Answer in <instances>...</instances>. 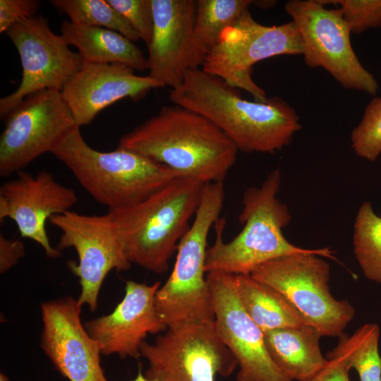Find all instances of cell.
I'll use <instances>...</instances> for the list:
<instances>
[{
    "label": "cell",
    "instance_id": "27",
    "mask_svg": "<svg viewBox=\"0 0 381 381\" xmlns=\"http://www.w3.org/2000/svg\"><path fill=\"white\" fill-rule=\"evenodd\" d=\"M351 147L361 158L375 161L381 154V97L366 106L361 121L351 135Z\"/></svg>",
    "mask_w": 381,
    "mask_h": 381
},
{
    "label": "cell",
    "instance_id": "16",
    "mask_svg": "<svg viewBox=\"0 0 381 381\" xmlns=\"http://www.w3.org/2000/svg\"><path fill=\"white\" fill-rule=\"evenodd\" d=\"M78 200L75 190L58 182L50 172L42 170L33 175L20 171L0 187V221L11 219L22 238L38 243L47 257L57 258L61 251L50 243L47 222L70 211Z\"/></svg>",
    "mask_w": 381,
    "mask_h": 381
},
{
    "label": "cell",
    "instance_id": "32",
    "mask_svg": "<svg viewBox=\"0 0 381 381\" xmlns=\"http://www.w3.org/2000/svg\"><path fill=\"white\" fill-rule=\"evenodd\" d=\"M25 255L23 243L18 239L6 238L0 234V272L3 274L13 266Z\"/></svg>",
    "mask_w": 381,
    "mask_h": 381
},
{
    "label": "cell",
    "instance_id": "4",
    "mask_svg": "<svg viewBox=\"0 0 381 381\" xmlns=\"http://www.w3.org/2000/svg\"><path fill=\"white\" fill-rule=\"evenodd\" d=\"M205 184L181 176L135 205L107 211L117 224L131 264L157 274L168 270Z\"/></svg>",
    "mask_w": 381,
    "mask_h": 381
},
{
    "label": "cell",
    "instance_id": "18",
    "mask_svg": "<svg viewBox=\"0 0 381 381\" xmlns=\"http://www.w3.org/2000/svg\"><path fill=\"white\" fill-rule=\"evenodd\" d=\"M160 286L159 282L147 285L126 281L125 295L114 310L84 323L102 354L138 358L147 335L167 329L155 307V294Z\"/></svg>",
    "mask_w": 381,
    "mask_h": 381
},
{
    "label": "cell",
    "instance_id": "5",
    "mask_svg": "<svg viewBox=\"0 0 381 381\" xmlns=\"http://www.w3.org/2000/svg\"><path fill=\"white\" fill-rule=\"evenodd\" d=\"M280 184L281 173L277 169L269 174L260 187H251L245 191L243 210L238 217L243 228L231 241H223L225 219L217 220L215 240L206 253V273L250 274L267 261L310 250L291 243L282 233L291 216L287 206L277 198Z\"/></svg>",
    "mask_w": 381,
    "mask_h": 381
},
{
    "label": "cell",
    "instance_id": "20",
    "mask_svg": "<svg viewBox=\"0 0 381 381\" xmlns=\"http://www.w3.org/2000/svg\"><path fill=\"white\" fill-rule=\"evenodd\" d=\"M264 337L272 361L293 381H307L327 361L320 347L322 335L309 324L274 329Z\"/></svg>",
    "mask_w": 381,
    "mask_h": 381
},
{
    "label": "cell",
    "instance_id": "7",
    "mask_svg": "<svg viewBox=\"0 0 381 381\" xmlns=\"http://www.w3.org/2000/svg\"><path fill=\"white\" fill-rule=\"evenodd\" d=\"M337 261L330 248L277 258L256 267L250 275L278 291L322 336L339 337L353 319L355 308L337 300L329 289V266Z\"/></svg>",
    "mask_w": 381,
    "mask_h": 381
},
{
    "label": "cell",
    "instance_id": "30",
    "mask_svg": "<svg viewBox=\"0 0 381 381\" xmlns=\"http://www.w3.org/2000/svg\"><path fill=\"white\" fill-rule=\"evenodd\" d=\"M40 6L38 0H0V32L13 25L32 18Z\"/></svg>",
    "mask_w": 381,
    "mask_h": 381
},
{
    "label": "cell",
    "instance_id": "24",
    "mask_svg": "<svg viewBox=\"0 0 381 381\" xmlns=\"http://www.w3.org/2000/svg\"><path fill=\"white\" fill-rule=\"evenodd\" d=\"M353 253L364 274L381 283V217L370 202L360 206L354 222Z\"/></svg>",
    "mask_w": 381,
    "mask_h": 381
},
{
    "label": "cell",
    "instance_id": "12",
    "mask_svg": "<svg viewBox=\"0 0 381 381\" xmlns=\"http://www.w3.org/2000/svg\"><path fill=\"white\" fill-rule=\"evenodd\" d=\"M0 137V175L8 177L52 152L76 126L61 91L28 95L6 117Z\"/></svg>",
    "mask_w": 381,
    "mask_h": 381
},
{
    "label": "cell",
    "instance_id": "8",
    "mask_svg": "<svg viewBox=\"0 0 381 381\" xmlns=\"http://www.w3.org/2000/svg\"><path fill=\"white\" fill-rule=\"evenodd\" d=\"M140 356L148 363L145 375L158 381H215L238 367L214 320L167 328L154 343H143Z\"/></svg>",
    "mask_w": 381,
    "mask_h": 381
},
{
    "label": "cell",
    "instance_id": "34",
    "mask_svg": "<svg viewBox=\"0 0 381 381\" xmlns=\"http://www.w3.org/2000/svg\"><path fill=\"white\" fill-rule=\"evenodd\" d=\"M131 381H158V380L147 377L145 374L142 373L141 369L139 368L136 376L135 377L134 379L131 380Z\"/></svg>",
    "mask_w": 381,
    "mask_h": 381
},
{
    "label": "cell",
    "instance_id": "11",
    "mask_svg": "<svg viewBox=\"0 0 381 381\" xmlns=\"http://www.w3.org/2000/svg\"><path fill=\"white\" fill-rule=\"evenodd\" d=\"M49 222L61 232L56 248L61 252L73 248L76 251L78 262L71 260L68 267L79 279L78 301L95 311L108 274L128 270L131 265L116 223L108 212L87 215L71 210L54 215Z\"/></svg>",
    "mask_w": 381,
    "mask_h": 381
},
{
    "label": "cell",
    "instance_id": "3",
    "mask_svg": "<svg viewBox=\"0 0 381 381\" xmlns=\"http://www.w3.org/2000/svg\"><path fill=\"white\" fill-rule=\"evenodd\" d=\"M51 153L66 166L80 186L108 210L135 205L183 176L127 149L97 150L85 142L77 126Z\"/></svg>",
    "mask_w": 381,
    "mask_h": 381
},
{
    "label": "cell",
    "instance_id": "23",
    "mask_svg": "<svg viewBox=\"0 0 381 381\" xmlns=\"http://www.w3.org/2000/svg\"><path fill=\"white\" fill-rule=\"evenodd\" d=\"M380 334L377 324H365L351 336L342 333L329 353L341 357L356 370L360 381H381Z\"/></svg>",
    "mask_w": 381,
    "mask_h": 381
},
{
    "label": "cell",
    "instance_id": "31",
    "mask_svg": "<svg viewBox=\"0 0 381 381\" xmlns=\"http://www.w3.org/2000/svg\"><path fill=\"white\" fill-rule=\"evenodd\" d=\"M350 369L341 357L328 353L324 366L307 381H350Z\"/></svg>",
    "mask_w": 381,
    "mask_h": 381
},
{
    "label": "cell",
    "instance_id": "33",
    "mask_svg": "<svg viewBox=\"0 0 381 381\" xmlns=\"http://www.w3.org/2000/svg\"><path fill=\"white\" fill-rule=\"evenodd\" d=\"M275 1H253V4L256 5L262 8H267L272 7L275 4Z\"/></svg>",
    "mask_w": 381,
    "mask_h": 381
},
{
    "label": "cell",
    "instance_id": "1",
    "mask_svg": "<svg viewBox=\"0 0 381 381\" xmlns=\"http://www.w3.org/2000/svg\"><path fill=\"white\" fill-rule=\"evenodd\" d=\"M169 98L208 119L245 152L280 150L301 128L296 111L282 99L247 100L238 88L202 68L189 71Z\"/></svg>",
    "mask_w": 381,
    "mask_h": 381
},
{
    "label": "cell",
    "instance_id": "9",
    "mask_svg": "<svg viewBox=\"0 0 381 381\" xmlns=\"http://www.w3.org/2000/svg\"><path fill=\"white\" fill-rule=\"evenodd\" d=\"M303 54V42L294 21L279 25L258 23L247 10L221 34L202 68L232 87L243 89L254 100L265 102V92L252 78L255 64L279 55Z\"/></svg>",
    "mask_w": 381,
    "mask_h": 381
},
{
    "label": "cell",
    "instance_id": "6",
    "mask_svg": "<svg viewBox=\"0 0 381 381\" xmlns=\"http://www.w3.org/2000/svg\"><path fill=\"white\" fill-rule=\"evenodd\" d=\"M224 199V182L205 184L193 222L179 243L173 270L155 294L157 312L167 328L214 320L205 265L208 234Z\"/></svg>",
    "mask_w": 381,
    "mask_h": 381
},
{
    "label": "cell",
    "instance_id": "35",
    "mask_svg": "<svg viewBox=\"0 0 381 381\" xmlns=\"http://www.w3.org/2000/svg\"><path fill=\"white\" fill-rule=\"evenodd\" d=\"M0 381H9V378L4 373H1Z\"/></svg>",
    "mask_w": 381,
    "mask_h": 381
},
{
    "label": "cell",
    "instance_id": "15",
    "mask_svg": "<svg viewBox=\"0 0 381 381\" xmlns=\"http://www.w3.org/2000/svg\"><path fill=\"white\" fill-rule=\"evenodd\" d=\"M206 279L218 333L237 362V381H293L274 363L264 332L241 305L236 275L211 272Z\"/></svg>",
    "mask_w": 381,
    "mask_h": 381
},
{
    "label": "cell",
    "instance_id": "26",
    "mask_svg": "<svg viewBox=\"0 0 381 381\" xmlns=\"http://www.w3.org/2000/svg\"><path fill=\"white\" fill-rule=\"evenodd\" d=\"M51 4L74 24L116 31L129 40L140 37L107 0H52Z\"/></svg>",
    "mask_w": 381,
    "mask_h": 381
},
{
    "label": "cell",
    "instance_id": "22",
    "mask_svg": "<svg viewBox=\"0 0 381 381\" xmlns=\"http://www.w3.org/2000/svg\"><path fill=\"white\" fill-rule=\"evenodd\" d=\"M236 286L243 308L264 333L308 324L282 294L250 274L236 275Z\"/></svg>",
    "mask_w": 381,
    "mask_h": 381
},
{
    "label": "cell",
    "instance_id": "29",
    "mask_svg": "<svg viewBox=\"0 0 381 381\" xmlns=\"http://www.w3.org/2000/svg\"><path fill=\"white\" fill-rule=\"evenodd\" d=\"M147 44L153 30L151 0H107Z\"/></svg>",
    "mask_w": 381,
    "mask_h": 381
},
{
    "label": "cell",
    "instance_id": "14",
    "mask_svg": "<svg viewBox=\"0 0 381 381\" xmlns=\"http://www.w3.org/2000/svg\"><path fill=\"white\" fill-rule=\"evenodd\" d=\"M153 30L147 45L149 75L162 87L182 85L189 71L202 68L209 51L196 36L195 0H151Z\"/></svg>",
    "mask_w": 381,
    "mask_h": 381
},
{
    "label": "cell",
    "instance_id": "21",
    "mask_svg": "<svg viewBox=\"0 0 381 381\" xmlns=\"http://www.w3.org/2000/svg\"><path fill=\"white\" fill-rule=\"evenodd\" d=\"M60 30L66 43L78 49L84 63H118L140 71L147 69V60L141 49L116 31L70 20H64Z\"/></svg>",
    "mask_w": 381,
    "mask_h": 381
},
{
    "label": "cell",
    "instance_id": "10",
    "mask_svg": "<svg viewBox=\"0 0 381 381\" xmlns=\"http://www.w3.org/2000/svg\"><path fill=\"white\" fill-rule=\"evenodd\" d=\"M284 9L300 32L308 67L323 68L345 88L375 95L377 81L354 52L340 8H327L318 0H290Z\"/></svg>",
    "mask_w": 381,
    "mask_h": 381
},
{
    "label": "cell",
    "instance_id": "2",
    "mask_svg": "<svg viewBox=\"0 0 381 381\" xmlns=\"http://www.w3.org/2000/svg\"><path fill=\"white\" fill-rule=\"evenodd\" d=\"M118 147L205 183L224 182L238 151L208 119L175 104L162 107L156 115L123 135Z\"/></svg>",
    "mask_w": 381,
    "mask_h": 381
},
{
    "label": "cell",
    "instance_id": "28",
    "mask_svg": "<svg viewBox=\"0 0 381 381\" xmlns=\"http://www.w3.org/2000/svg\"><path fill=\"white\" fill-rule=\"evenodd\" d=\"M320 4H339L351 32L361 34L381 27V0H318Z\"/></svg>",
    "mask_w": 381,
    "mask_h": 381
},
{
    "label": "cell",
    "instance_id": "17",
    "mask_svg": "<svg viewBox=\"0 0 381 381\" xmlns=\"http://www.w3.org/2000/svg\"><path fill=\"white\" fill-rule=\"evenodd\" d=\"M81 307L70 296L42 303L40 346L69 381H107L100 348L82 324Z\"/></svg>",
    "mask_w": 381,
    "mask_h": 381
},
{
    "label": "cell",
    "instance_id": "13",
    "mask_svg": "<svg viewBox=\"0 0 381 381\" xmlns=\"http://www.w3.org/2000/svg\"><path fill=\"white\" fill-rule=\"evenodd\" d=\"M5 33L18 50L23 73L16 90L0 99L1 119L31 94L47 89L61 91L84 64L41 15L13 25Z\"/></svg>",
    "mask_w": 381,
    "mask_h": 381
},
{
    "label": "cell",
    "instance_id": "19",
    "mask_svg": "<svg viewBox=\"0 0 381 381\" xmlns=\"http://www.w3.org/2000/svg\"><path fill=\"white\" fill-rule=\"evenodd\" d=\"M118 63H84L61 90L78 127L90 123L104 109L124 98L138 100L163 87L149 75H138Z\"/></svg>",
    "mask_w": 381,
    "mask_h": 381
},
{
    "label": "cell",
    "instance_id": "25",
    "mask_svg": "<svg viewBox=\"0 0 381 381\" xmlns=\"http://www.w3.org/2000/svg\"><path fill=\"white\" fill-rule=\"evenodd\" d=\"M252 0H197L195 34L210 52L219 42L222 32L241 18Z\"/></svg>",
    "mask_w": 381,
    "mask_h": 381
}]
</instances>
